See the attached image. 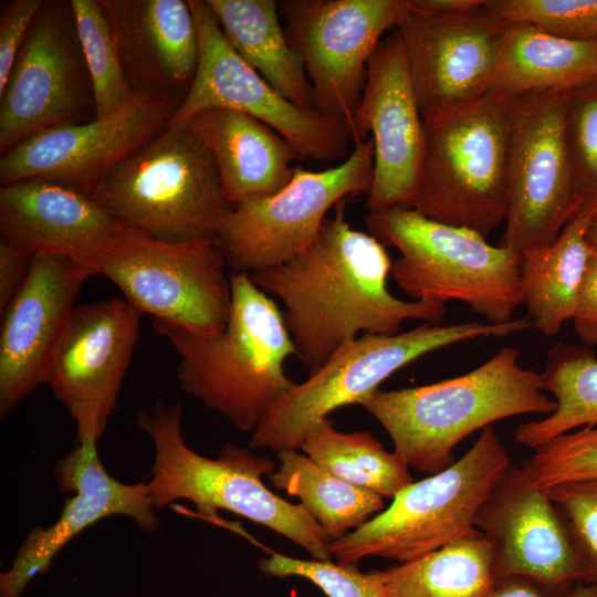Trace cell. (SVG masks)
I'll use <instances>...</instances> for the list:
<instances>
[{
    "instance_id": "obj_30",
    "label": "cell",
    "mask_w": 597,
    "mask_h": 597,
    "mask_svg": "<svg viewBox=\"0 0 597 597\" xmlns=\"http://www.w3.org/2000/svg\"><path fill=\"white\" fill-rule=\"evenodd\" d=\"M279 467L270 483L297 496L307 513L335 541L365 524L385 507L384 498L322 469L297 449L276 452Z\"/></svg>"
},
{
    "instance_id": "obj_7",
    "label": "cell",
    "mask_w": 597,
    "mask_h": 597,
    "mask_svg": "<svg viewBox=\"0 0 597 597\" xmlns=\"http://www.w3.org/2000/svg\"><path fill=\"white\" fill-rule=\"evenodd\" d=\"M364 220L369 234L400 252L390 275L415 301H461L489 323L513 320L522 304V255L410 208L369 211Z\"/></svg>"
},
{
    "instance_id": "obj_43",
    "label": "cell",
    "mask_w": 597,
    "mask_h": 597,
    "mask_svg": "<svg viewBox=\"0 0 597 597\" xmlns=\"http://www.w3.org/2000/svg\"><path fill=\"white\" fill-rule=\"evenodd\" d=\"M484 0H410L413 8L437 12V13H457L481 8Z\"/></svg>"
},
{
    "instance_id": "obj_39",
    "label": "cell",
    "mask_w": 597,
    "mask_h": 597,
    "mask_svg": "<svg viewBox=\"0 0 597 597\" xmlns=\"http://www.w3.org/2000/svg\"><path fill=\"white\" fill-rule=\"evenodd\" d=\"M43 0H11L0 11V92Z\"/></svg>"
},
{
    "instance_id": "obj_26",
    "label": "cell",
    "mask_w": 597,
    "mask_h": 597,
    "mask_svg": "<svg viewBox=\"0 0 597 597\" xmlns=\"http://www.w3.org/2000/svg\"><path fill=\"white\" fill-rule=\"evenodd\" d=\"M597 78V41H570L507 22L490 91L510 97L570 92Z\"/></svg>"
},
{
    "instance_id": "obj_15",
    "label": "cell",
    "mask_w": 597,
    "mask_h": 597,
    "mask_svg": "<svg viewBox=\"0 0 597 597\" xmlns=\"http://www.w3.org/2000/svg\"><path fill=\"white\" fill-rule=\"evenodd\" d=\"M96 118L70 1H43L0 92V150L55 126Z\"/></svg>"
},
{
    "instance_id": "obj_34",
    "label": "cell",
    "mask_w": 597,
    "mask_h": 597,
    "mask_svg": "<svg viewBox=\"0 0 597 597\" xmlns=\"http://www.w3.org/2000/svg\"><path fill=\"white\" fill-rule=\"evenodd\" d=\"M566 142L579 211L597 212V78L568 93Z\"/></svg>"
},
{
    "instance_id": "obj_22",
    "label": "cell",
    "mask_w": 597,
    "mask_h": 597,
    "mask_svg": "<svg viewBox=\"0 0 597 597\" xmlns=\"http://www.w3.org/2000/svg\"><path fill=\"white\" fill-rule=\"evenodd\" d=\"M96 443H75L57 461L54 469L57 486L74 495L64 501L53 524L29 531L11 567L0 575V597H20L36 575L49 569L72 538L105 517L128 516L146 533L160 526L147 483L126 484L113 478L98 457Z\"/></svg>"
},
{
    "instance_id": "obj_23",
    "label": "cell",
    "mask_w": 597,
    "mask_h": 597,
    "mask_svg": "<svg viewBox=\"0 0 597 597\" xmlns=\"http://www.w3.org/2000/svg\"><path fill=\"white\" fill-rule=\"evenodd\" d=\"M124 229L88 196L61 184L25 179L0 188V239L32 255H63L96 275Z\"/></svg>"
},
{
    "instance_id": "obj_9",
    "label": "cell",
    "mask_w": 597,
    "mask_h": 597,
    "mask_svg": "<svg viewBox=\"0 0 597 597\" xmlns=\"http://www.w3.org/2000/svg\"><path fill=\"white\" fill-rule=\"evenodd\" d=\"M533 327L528 316L504 324L426 323L394 335L363 334L339 348L308 378L295 385L253 430L250 446L275 452L300 449L307 432L334 410L358 404L419 357L479 337H501Z\"/></svg>"
},
{
    "instance_id": "obj_33",
    "label": "cell",
    "mask_w": 597,
    "mask_h": 597,
    "mask_svg": "<svg viewBox=\"0 0 597 597\" xmlns=\"http://www.w3.org/2000/svg\"><path fill=\"white\" fill-rule=\"evenodd\" d=\"M76 32L91 76L96 118L118 112L134 98L100 0H71Z\"/></svg>"
},
{
    "instance_id": "obj_44",
    "label": "cell",
    "mask_w": 597,
    "mask_h": 597,
    "mask_svg": "<svg viewBox=\"0 0 597 597\" xmlns=\"http://www.w3.org/2000/svg\"><path fill=\"white\" fill-rule=\"evenodd\" d=\"M587 241L589 244H597V212H595L590 219L587 231Z\"/></svg>"
},
{
    "instance_id": "obj_5",
    "label": "cell",
    "mask_w": 597,
    "mask_h": 597,
    "mask_svg": "<svg viewBox=\"0 0 597 597\" xmlns=\"http://www.w3.org/2000/svg\"><path fill=\"white\" fill-rule=\"evenodd\" d=\"M82 192L125 228L165 241L217 240L233 209L189 124L167 125Z\"/></svg>"
},
{
    "instance_id": "obj_2",
    "label": "cell",
    "mask_w": 597,
    "mask_h": 597,
    "mask_svg": "<svg viewBox=\"0 0 597 597\" xmlns=\"http://www.w3.org/2000/svg\"><path fill=\"white\" fill-rule=\"evenodd\" d=\"M230 277L229 320L218 334L195 335L158 321L153 326L178 355L180 389L250 431L295 387L284 371L295 348L275 301L248 273Z\"/></svg>"
},
{
    "instance_id": "obj_4",
    "label": "cell",
    "mask_w": 597,
    "mask_h": 597,
    "mask_svg": "<svg viewBox=\"0 0 597 597\" xmlns=\"http://www.w3.org/2000/svg\"><path fill=\"white\" fill-rule=\"evenodd\" d=\"M135 421L154 444L147 486L156 511L177 500L190 501L205 519L218 520L226 510L283 535L314 559L331 561V540L320 524L301 503H289L262 482L275 470L273 460L231 443L216 459L195 452L182 436L180 402L160 399L151 410L138 409Z\"/></svg>"
},
{
    "instance_id": "obj_21",
    "label": "cell",
    "mask_w": 597,
    "mask_h": 597,
    "mask_svg": "<svg viewBox=\"0 0 597 597\" xmlns=\"http://www.w3.org/2000/svg\"><path fill=\"white\" fill-rule=\"evenodd\" d=\"M94 275L76 261L33 255L27 276L1 314L0 419L41 384L84 282Z\"/></svg>"
},
{
    "instance_id": "obj_3",
    "label": "cell",
    "mask_w": 597,
    "mask_h": 597,
    "mask_svg": "<svg viewBox=\"0 0 597 597\" xmlns=\"http://www.w3.org/2000/svg\"><path fill=\"white\" fill-rule=\"evenodd\" d=\"M506 346L473 370L430 385L377 389L359 405L387 431L409 467L432 475L455 460L458 443L478 429L519 415H549L556 402L541 373L519 364Z\"/></svg>"
},
{
    "instance_id": "obj_38",
    "label": "cell",
    "mask_w": 597,
    "mask_h": 597,
    "mask_svg": "<svg viewBox=\"0 0 597 597\" xmlns=\"http://www.w3.org/2000/svg\"><path fill=\"white\" fill-rule=\"evenodd\" d=\"M584 565L586 583L597 586V479L545 489Z\"/></svg>"
},
{
    "instance_id": "obj_24",
    "label": "cell",
    "mask_w": 597,
    "mask_h": 597,
    "mask_svg": "<svg viewBox=\"0 0 597 597\" xmlns=\"http://www.w3.org/2000/svg\"><path fill=\"white\" fill-rule=\"evenodd\" d=\"M132 92L181 103L199 59L198 33L184 0H100Z\"/></svg>"
},
{
    "instance_id": "obj_36",
    "label": "cell",
    "mask_w": 597,
    "mask_h": 597,
    "mask_svg": "<svg viewBox=\"0 0 597 597\" xmlns=\"http://www.w3.org/2000/svg\"><path fill=\"white\" fill-rule=\"evenodd\" d=\"M264 574L308 579L327 597H386L385 570L363 573L356 564L297 559L275 552L259 563Z\"/></svg>"
},
{
    "instance_id": "obj_10",
    "label": "cell",
    "mask_w": 597,
    "mask_h": 597,
    "mask_svg": "<svg viewBox=\"0 0 597 597\" xmlns=\"http://www.w3.org/2000/svg\"><path fill=\"white\" fill-rule=\"evenodd\" d=\"M212 239L165 241L125 228L97 268L140 314L195 335L221 332L232 289Z\"/></svg>"
},
{
    "instance_id": "obj_20",
    "label": "cell",
    "mask_w": 597,
    "mask_h": 597,
    "mask_svg": "<svg viewBox=\"0 0 597 597\" xmlns=\"http://www.w3.org/2000/svg\"><path fill=\"white\" fill-rule=\"evenodd\" d=\"M374 143V176L366 207L408 208L423 147V119L400 35L384 38L368 61L367 80L350 130L352 143Z\"/></svg>"
},
{
    "instance_id": "obj_17",
    "label": "cell",
    "mask_w": 597,
    "mask_h": 597,
    "mask_svg": "<svg viewBox=\"0 0 597 597\" xmlns=\"http://www.w3.org/2000/svg\"><path fill=\"white\" fill-rule=\"evenodd\" d=\"M507 22L481 8L437 13L416 9L400 35L422 119L476 101L490 92Z\"/></svg>"
},
{
    "instance_id": "obj_27",
    "label": "cell",
    "mask_w": 597,
    "mask_h": 597,
    "mask_svg": "<svg viewBox=\"0 0 597 597\" xmlns=\"http://www.w3.org/2000/svg\"><path fill=\"white\" fill-rule=\"evenodd\" d=\"M238 55L298 107L315 109L303 59L280 22L275 0H207Z\"/></svg>"
},
{
    "instance_id": "obj_13",
    "label": "cell",
    "mask_w": 597,
    "mask_h": 597,
    "mask_svg": "<svg viewBox=\"0 0 597 597\" xmlns=\"http://www.w3.org/2000/svg\"><path fill=\"white\" fill-rule=\"evenodd\" d=\"M188 2L198 33V66L167 125L187 124L209 108H229L270 126L300 159L333 163L349 155L352 139L343 122L298 107L281 95L232 49L207 0Z\"/></svg>"
},
{
    "instance_id": "obj_40",
    "label": "cell",
    "mask_w": 597,
    "mask_h": 597,
    "mask_svg": "<svg viewBox=\"0 0 597 597\" xmlns=\"http://www.w3.org/2000/svg\"><path fill=\"white\" fill-rule=\"evenodd\" d=\"M589 245L573 322L583 344L593 347L597 345V244Z\"/></svg>"
},
{
    "instance_id": "obj_31",
    "label": "cell",
    "mask_w": 597,
    "mask_h": 597,
    "mask_svg": "<svg viewBox=\"0 0 597 597\" xmlns=\"http://www.w3.org/2000/svg\"><path fill=\"white\" fill-rule=\"evenodd\" d=\"M543 389L556 402L546 418L519 425L514 442L536 449L579 427L597 425V357L591 347L555 344L541 373Z\"/></svg>"
},
{
    "instance_id": "obj_37",
    "label": "cell",
    "mask_w": 597,
    "mask_h": 597,
    "mask_svg": "<svg viewBox=\"0 0 597 597\" xmlns=\"http://www.w3.org/2000/svg\"><path fill=\"white\" fill-rule=\"evenodd\" d=\"M534 450L527 462L536 481L544 489L566 482L597 479L596 427L566 432Z\"/></svg>"
},
{
    "instance_id": "obj_25",
    "label": "cell",
    "mask_w": 597,
    "mask_h": 597,
    "mask_svg": "<svg viewBox=\"0 0 597 597\" xmlns=\"http://www.w3.org/2000/svg\"><path fill=\"white\" fill-rule=\"evenodd\" d=\"M187 124L201 138L218 168L224 192L234 207L271 196L292 179L294 148L256 118L229 108H209Z\"/></svg>"
},
{
    "instance_id": "obj_11",
    "label": "cell",
    "mask_w": 597,
    "mask_h": 597,
    "mask_svg": "<svg viewBox=\"0 0 597 597\" xmlns=\"http://www.w3.org/2000/svg\"><path fill=\"white\" fill-rule=\"evenodd\" d=\"M374 176V143L353 144L338 165L322 171L296 166L280 191L239 202L217 241L234 273H253L285 263L317 239L327 212L343 199L368 193Z\"/></svg>"
},
{
    "instance_id": "obj_29",
    "label": "cell",
    "mask_w": 597,
    "mask_h": 597,
    "mask_svg": "<svg viewBox=\"0 0 597 597\" xmlns=\"http://www.w3.org/2000/svg\"><path fill=\"white\" fill-rule=\"evenodd\" d=\"M385 574L386 597H485L496 582L490 544L476 530Z\"/></svg>"
},
{
    "instance_id": "obj_12",
    "label": "cell",
    "mask_w": 597,
    "mask_h": 597,
    "mask_svg": "<svg viewBox=\"0 0 597 597\" xmlns=\"http://www.w3.org/2000/svg\"><path fill=\"white\" fill-rule=\"evenodd\" d=\"M568 93L512 97L509 207L499 245L520 255L553 243L578 212L566 142Z\"/></svg>"
},
{
    "instance_id": "obj_35",
    "label": "cell",
    "mask_w": 597,
    "mask_h": 597,
    "mask_svg": "<svg viewBox=\"0 0 597 597\" xmlns=\"http://www.w3.org/2000/svg\"><path fill=\"white\" fill-rule=\"evenodd\" d=\"M484 8L559 39L597 41V0H485Z\"/></svg>"
},
{
    "instance_id": "obj_28",
    "label": "cell",
    "mask_w": 597,
    "mask_h": 597,
    "mask_svg": "<svg viewBox=\"0 0 597 597\" xmlns=\"http://www.w3.org/2000/svg\"><path fill=\"white\" fill-rule=\"evenodd\" d=\"M594 212L579 211L549 245L525 252L521 261V297L533 327L555 336L573 320L590 245Z\"/></svg>"
},
{
    "instance_id": "obj_18",
    "label": "cell",
    "mask_w": 597,
    "mask_h": 597,
    "mask_svg": "<svg viewBox=\"0 0 597 597\" xmlns=\"http://www.w3.org/2000/svg\"><path fill=\"white\" fill-rule=\"evenodd\" d=\"M178 106L135 94L107 117L42 130L2 153L1 186L43 179L84 191L164 129Z\"/></svg>"
},
{
    "instance_id": "obj_8",
    "label": "cell",
    "mask_w": 597,
    "mask_h": 597,
    "mask_svg": "<svg viewBox=\"0 0 597 597\" xmlns=\"http://www.w3.org/2000/svg\"><path fill=\"white\" fill-rule=\"evenodd\" d=\"M493 426L446 470L401 489L390 505L327 545L341 564L377 556L406 563L475 531L479 510L511 465Z\"/></svg>"
},
{
    "instance_id": "obj_6",
    "label": "cell",
    "mask_w": 597,
    "mask_h": 597,
    "mask_svg": "<svg viewBox=\"0 0 597 597\" xmlns=\"http://www.w3.org/2000/svg\"><path fill=\"white\" fill-rule=\"evenodd\" d=\"M512 97L490 91L423 119V147L408 208L486 237L505 221Z\"/></svg>"
},
{
    "instance_id": "obj_32",
    "label": "cell",
    "mask_w": 597,
    "mask_h": 597,
    "mask_svg": "<svg viewBox=\"0 0 597 597\" xmlns=\"http://www.w3.org/2000/svg\"><path fill=\"white\" fill-rule=\"evenodd\" d=\"M300 450L331 474L381 498L392 499L413 482L405 459L385 450L370 431L341 432L328 417L307 432Z\"/></svg>"
},
{
    "instance_id": "obj_14",
    "label": "cell",
    "mask_w": 597,
    "mask_h": 597,
    "mask_svg": "<svg viewBox=\"0 0 597 597\" xmlns=\"http://www.w3.org/2000/svg\"><path fill=\"white\" fill-rule=\"evenodd\" d=\"M409 0H283L284 31L303 59L315 109L343 122L350 134L368 61Z\"/></svg>"
},
{
    "instance_id": "obj_1",
    "label": "cell",
    "mask_w": 597,
    "mask_h": 597,
    "mask_svg": "<svg viewBox=\"0 0 597 597\" xmlns=\"http://www.w3.org/2000/svg\"><path fill=\"white\" fill-rule=\"evenodd\" d=\"M346 201L336 203L306 251L249 274L259 289L283 303L294 355L308 375L359 333L394 335L407 320L438 323L446 313L444 303L408 302L389 292L392 262L386 248L350 227Z\"/></svg>"
},
{
    "instance_id": "obj_19",
    "label": "cell",
    "mask_w": 597,
    "mask_h": 597,
    "mask_svg": "<svg viewBox=\"0 0 597 597\" xmlns=\"http://www.w3.org/2000/svg\"><path fill=\"white\" fill-rule=\"evenodd\" d=\"M474 526L490 544L496 580L517 576L548 586L587 584L563 520L527 460L511 463Z\"/></svg>"
},
{
    "instance_id": "obj_16",
    "label": "cell",
    "mask_w": 597,
    "mask_h": 597,
    "mask_svg": "<svg viewBox=\"0 0 597 597\" xmlns=\"http://www.w3.org/2000/svg\"><path fill=\"white\" fill-rule=\"evenodd\" d=\"M140 315L118 297L73 307L46 384L76 425L75 443L104 434L138 342Z\"/></svg>"
},
{
    "instance_id": "obj_42",
    "label": "cell",
    "mask_w": 597,
    "mask_h": 597,
    "mask_svg": "<svg viewBox=\"0 0 597 597\" xmlns=\"http://www.w3.org/2000/svg\"><path fill=\"white\" fill-rule=\"evenodd\" d=\"M33 255L0 239V313L2 314L24 281Z\"/></svg>"
},
{
    "instance_id": "obj_41",
    "label": "cell",
    "mask_w": 597,
    "mask_h": 597,
    "mask_svg": "<svg viewBox=\"0 0 597 597\" xmlns=\"http://www.w3.org/2000/svg\"><path fill=\"white\" fill-rule=\"evenodd\" d=\"M485 597H597V586L584 583L548 586L515 576L498 579Z\"/></svg>"
}]
</instances>
